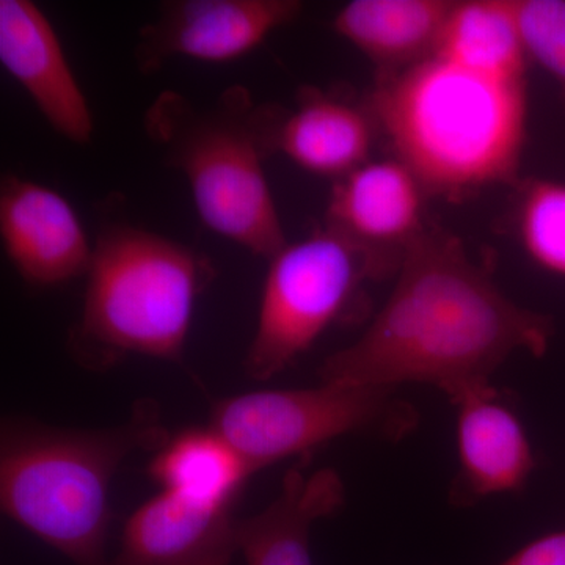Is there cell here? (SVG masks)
<instances>
[{
	"label": "cell",
	"instance_id": "1",
	"mask_svg": "<svg viewBox=\"0 0 565 565\" xmlns=\"http://www.w3.org/2000/svg\"><path fill=\"white\" fill-rule=\"evenodd\" d=\"M396 273L362 337L327 356L321 382L384 390L430 385L455 404L492 385L514 353L539 356L548 348L552 321L509 299L452 234L424 230Z\"/></svg>",
	"mask_w": 565,
	"mask_h": 565
},
{
	"label": "cell",
	"instance_id": "2",
	"mask_svg": "<svg viewBox=\"0 0 565 565\" xmlns=\"http://www.w3.org/2000/svg\"><path fill=\"white\" fill-rule=\"evenodd\" d=\"M366 107L394 158L427 195L460 200L519 172L530 109L526 77L482 73L430 54L379 76Z\"/></svg>",
	"mask_w": 565,
	"mask_h": 565
},
{
	"label": "cell",
	"instance_id": "3",
	"mask_svg": "<svg viewBox=\"0 0 565 565\" xmlns=\"http://www.w3.org/2000/svg\"><path fill=\"white\" fill-rule=\"evenodd\" d=\"M169 438L150 399L136 403L126 422L102 429L9 419L0 437L3 514L74 565H111L115 475L129 456L156 452Z\"/></svg>",
	"mask_w": 565,
	"mask_h": 565
},
{
	"label": "cell",
	"instance_id": "4",
	"mask_svg": "<svg viewBox=\"0 0 565 565\" xmlns=\"http://www.w3.org/2000/svg\"><path fill=\"white\" fill-rule=\"evenodd\" d=\"M282 115L243 85L204 106L163 92L145 114V131L184 174L204 225L264 259L288 243L266 174Z\"/></svg>",
	"mask_w": 565,
	"mask_h": 565
},
{
	"label": "cell",
	"instance_id": "5",
	"mask_svg": "<svg viewBox=\"0 0 565 565\" xmlns=\"http://www.w3.org/2000/svg\"><path fill=\"white\" fill-rule=\"evenodd\" d=\"M68 351L104 371L128 355L181 359L196 302L214 277L206 256L134 225L99 233Z\"/></svg>",
	"mask_w": 565,
	"mask_h": 565
},
{
	"label": "cell",
	"instance_id": "6",
	"mask_svg": "<svg viewBox=\"0 0 565 565\" xmlns=\"http://www.w3.org/2000/svg\"><path fill=\"white\" fill-rule=\"evenodd\" d=\"M419 419L418 408L397 396L396 390L321 382L311 388L226 397L212 408L210 426L258 473L349 435L404 440L415 433Z\"/></svg>",
	"mask_w": 565,
	"mask_h": 565
},
{
	"label": "cell",
	"instance_id": "7",
	"mask_svg": "<svg viewBox=\"0 0 565 565\" xmlns=\"http://www.w3.org/2000/svg\"><path fill=\"white\" fill-rule=\"evenodd\" d=\"M384 270L327 226L286 243L267 259L256 329L244 370L266 382L291 366Z\"/></svg>",
	"mask_w": 565,
	"mask_h": 565
},
{
	"label": "cell",
	"instance_id": "8",
	"mask_svg": "<svg viewBox=\"0 0 565 565\" xmlns=\"http://www.w3.org/2000/svg\"><path fill=\"white\" fill-rule=\"evenodd\" d=\"M299 0H172L139 32L136 55L143 73L174 57L204 63L243 58L278 29L297 20Z\"/></svg>",
	"mask_w": 565,
	"mask_h": 565
},
{
	"label": "cell",
	"instance_id": "9",
	"mask_svg": "<svg viewBox=\"0 0 565 565\" xmlns=\"http://www.w3.org/2000/svg\"><path fill=\"white\" fill-rule=\"evenodd\" d=\"M0 237L18 275L40 288L87 275L95 248L61 192L17 174L0 184Z\"/></svg>",
	"mask_w": 565,
	"mask_h": 565
},
{
	"label": "cell",
	"instance_id": "10",
	"mask_svg": "<svg viewBox=\"0 0 565 565\" xmlns=\"http://www.w3.org/2000/svg\"><path fill=\"white\" fill-rule=\"evenodd\" d=\"M426 191L396 158L363 163L334 182L323 226L366 253L384 273L424 232Z\"/></svg>",
	"mask_w": 565,
	"mask_h": 565
},
{
	"label": "cell",
	"instance_id": "11",
	"mask_svg": "<svg viewBox=\"0 0 565 565\" xmlns=\"http://www.w3.org/2000/svg\"><path fill=\"white\" fill-rule=\"evenodd\" d=\"M0 62L58 136L90 143L95 120L52 28L31 0H0Z\"/></svg>",
	"mask_w": 565,
	"mask_h": 565
},
{
	"label": "cell",
	"instance_id": "12",
	"mask_svg": "<svg viewBox=\"0 0 565 565\" xmlns=\"http://www.w3.org/2000/svg\"><path fill=\"white\" fill-rule=\"evenodd\" d=\"M233 509H212L159 492L122 527L111 565H230L239 555Z\"/></svg>",
	"mask_w": 565,
	"mask_h": 565
},
{
	"label": "cell",
	"instance_id": "13",
	"mask_svg": "<svg viewBox=\"0 0 565 565\" xmlns=\"http://www.w3.org/2000/svg\"><path fill=\"white\" fill-rule=\"evenodd\" d=\"M455 405L459 473L452 500L473 504L522 490L534 471L535 457L519 416L498 399L492 385L465 394Z\"/></svg>",
	"mask_w": 565,
	"mask_h": 565
},
{
	"label": "cell",
	"instance_id": "14",
	"mask_svg": "<svg viewBox=\"0 0 565 565\" xmlns=\"http://www.w3.org/2000/svg\"><path fill=\"white\" fill-rule=\"evenodd\" d=\"M296 465L258 514L239 519L237 545L247 565H313L311 530L343 509L345 484L333 468L305 473Z\"/></svg>",
	"mask_w": 565,
	"mask_h": 565
},
{
	"label": "cell",
	"instance_id": "15",
	"mask_svg": "<svg viewBox=\"0 0 565 565\" xmlns=\"http://www.w3.org/2000/svg\"><path fill=\"white\" fill-rule=\"evenodd\" d=\"M377 132L367 107L308 88L296 110L282 115L277 152L305 172L338 181L371 161Z\"/></svg>",
	"mask_w": 565,
	"mask_h": 565
},
{
	"label": "cell",
	"instance_id": "16",
	"mask_svg": "<svg viewBox=\"0 0 565 565\" xmlns=\"http://www.w3.org/2000/svg\"><path fill=\"white\" fill-rule=\"evenodd\" d=\"M455 0H352L333 31L381 71L397 73L429 57Z\"/></svg>",
	"mask_w": 565,
	"mask_h": 565
},
{
	"label": "cell",
	"instance_id": "17",
	"mask_svg": "<svg viewBox=\"0 0 565 565\" xmlns=\"http://www.w3.org/2000/svg\"><path fill=\"white\" fill-rule=\"evenodd\" d=\"M150 475L162 492L212 509H233L255 471L223 435L207 426L170 435L156 451Z\"/></svg>",
	"mask_w": 565,
	"mask_h": 565
},
{
	"label": "cell",
	"instance_id": "18",
	"mask_svg": "<svg viewBox=\"0 0 565 565\" xmlns=\"http://www.w3.org/2000/svg\"><path fill=\"white\" fill-rule=\"evenodd\" d=\"M433 54L482 73L526 77L515 0H455Z\"/></svg>",
	"mask_w": 565,
	"mask_h": 565
},
{
	"label": "cell",
	"instance_id": "19",
	"mask_svg": "<svg viewBox=\"0 0 565 565\" xmlns=\"http://www.w3.org/2000/svg\"><path fill=\"white\" fill-rule=\"evenodd\" d=\"M516 232L539 267L565 277V182H527L516 210Z\"/></svg>",
	"mask_w": 565,
	"mask_h": 565
},
{
	"label": "cell",
	"instance_id": "20",
	"mask_svg": "<svg viewBox=\"0 0 565 565\" xmlns=\"http://www.w3.org/2000/svg\"><path fill=\"white\" fill-rule=\"evenodd\" d=\"M515 10L527 61L565 93V0H515Z\"/></svg>",
	"mask_w": 565,
	"mask_h": 565
},
{
	"label": "cell",
	"instance_id": "21",
	"mask_svg": "<svg viewBox=\"0 0 565 565\" xmlns=\"http://www.w3.org/2000/svg\"><path fill=\"white\" fill-rule=\"evenodd\" d=\"M500 565H565V530L531 542Z\"/></svg>",
	"mask_w": 565,
	"mask_h": 565
}]
</instances>
